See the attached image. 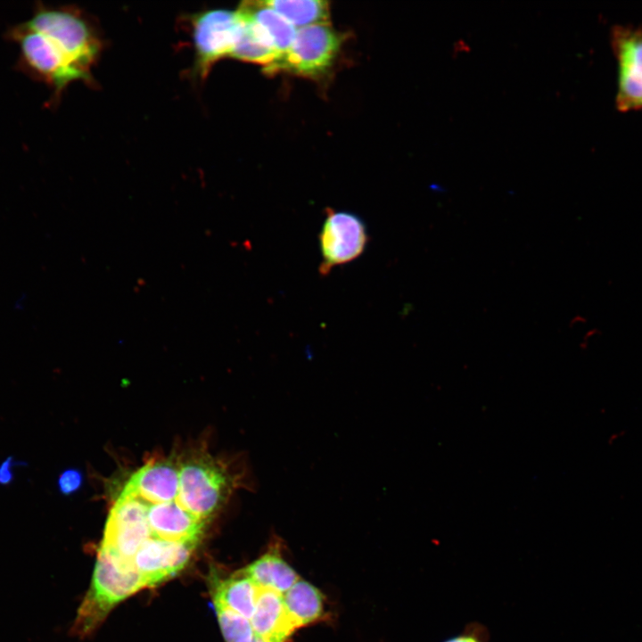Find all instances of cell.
Returning a JSON list of instances; mask_svg holds the SVG:
<instances>
[{"label":"cell","mask_w":642,"mask_h":642,"mask_svg":"<svg viewBox=\"0 0 642 642\" xmlns=\"http://www.w3.org/2000/svg\"><path fill=\"white\" fill-rule=\"evenodd\" d=\"M147 523L152 537L169 541L198 543L205 522L185 510L177 500L149 504Z\"/></svg>","instance_id":"11"},{"label":"cell","mask_w":642,"mask_h":642,"mask_svg":"<svg viewBox=\"0 0 642 642\" xmlns=\"http://www.w3.org/2000/svg\"><path fill=\"white\" fill-rule=\"evenodd\" d=\"M213 602L226 642H249L254 636L251 621L219 602Z\"/></svg>","instance_id":"19"},{"label":"cell","mask_w":642,"mask_h":642,"mask_svg":"<svg viewBox=\"0 0 642 642\" xmlns=\"http://www.w3.org/2000/svg\"><path fill=\"white\" fill-rule=\"evenodd\" d=\"M213 600L251 620L259 588L242 571H238L226 579L213 578Z\"/></svg>","instance_id":"14"},{"label":"cell","mask_w":642,"mask_h":642,"mask_svg":"<svg viewBox=\"0 0 642 642\" xmlns=\"http://www.w3.org/2000/svg\"><path fill=\"white\" fill-rule=\"evenodd\" d=\"M242 19L243 28L230 56L241 61L265 65L266 70L270 72L280 61V54L273 40L259 25Z\"/></svg>","instance_id":"15"},{"label":"cell","mask_w":642,"mask_h":642,"mask_svg":"<svg viewBox=\"0 0 642 642\" xmlns=\"http://www.w3.org/2000/svg\"><path fill=\"white\" fill-rule=\"evenodd\" d=\"M84 476L77 468L63 470L57 480V488L63 496H70L78 492L83 485Z\"/></svg>","instance_id":"21"},{"label":"cell","mask_w":642,"mask_h":642,"mask_svg":"<svg viewBox=\"0 0 642 642\" xmlns=\"http://www.w3.org/2000/svg\"><path fill=\"white\" fill-rule=\"evenodd\" d=\"M180 464L172 458L152 459L137 470L124 487L130 493L152 503H167L177 499Z\"/></svg>","instance_id":"10"},{"label":"cell","mask_w":642,"mask_h":642,"mask_svg":"<svg viewBox=\"0 0 642 642\" xmlns=\"http://www.w3.org/2000/svg\"><path fill=\"white\" fill-rule=\"evenodd\" d=\"M146 588L133 561L101 545L92 584L80 605L72 626L78 636L91 632L119 603Z\"/></svg>","instance_id":"1"},{"label":"cell","mask_w":642,"mask_h":642,"mask_svg":"<svg viewBox=\"0 0 642 642\" xmlns=\"http://www.w3.org/2000/svg\"><path fill=\"white\" fill-rule=\"evenodd\" d=\"M318 240L322 257L319 271L327 275L333 268L361 256L369 236L365 222L357 214L329 209Z\"/></svg>","instance_id":"7"},{"label":"cell","mask_w":642,"mask_h":642,"mask_svg":"<svg viewBox=\"0 0 642 642\" xmlns=\"http://www.w3.org/2000/svg\"><path fill=\"white\" fill-rule=\"evenodd\" d=\"M249 642H267V641H266L265 639L261 638L260 637L257 636V635L254 633V636L252 637V638H251Z\"/></svg>","instance_id":"23"},{"label":"cell","mask_w":642,"mask_h":642,"mask_svg":"<svg viewBox=\"0 0 642 642\" xmlns=\"http://www.w3.org/2000/svg\"><path fill=\"white\" fill-rule=\"evenodd\" d=\"M611 44L618 65L616 106L642 110V26L614 27Z\"/></svg>","instance_id":"8"},{"label":"cell","mask_w":642,"mask_h":642,"mask_svg":"<svg viewBox=\"0 0 642 642\" xmlns=\"http://www.w3.org/2000/svg\"><path fill=\"white\" fill-rule=\"evenodd\" d=\"M254 633L267 642H285L294 632L283 595L259 588L253 615L250 620Z\"/></svg>","instance_id":"12"},{"label":"cell","mask_w":642,"mask_h":642,"mask_svg":"<svg viewBox=\"0 0 642 642\" xmlns=\"http://www.w3.org/2000/svg\"><path fill=\"white\" fill-rule=\"evenodd\" d=\"M243 473H234L227 464L209 454H197L180 463L177 501L198 519L206 522L242 485Z\"/></svg>","instance_id":"2"},{"label":"cell","mask_w":642,"mask_h":642,"mask_svg":"<svg viewBox=\"0 0 642 642\" xmlns=\"http://www.w3.org/2000/svg\"><path fill=\"white\" fill-rule=\"evenodd\" d=\"M341 43V36L328 23L298 29L291 47L270 72L319 76L333 64Z\"/></svg>","instance_id":"6"},{"label":"cell","mask_w":642,"mask_h":642,"mask_svg":"<svg viewBox=\"0 0 642 642\" xmlns=\"http://www.w3.org/2000/svg\"><path fill=\"white\" fill-rule=\"evenodd\" d=\"M4 36L18 46L16 69L51 86L55 98L71 82L91 79L88 73L78 69L51 40L24 22L8 28Z\"/></svg>","instance_id":"3"},{"label":"cell","mask_w":642,"mask_h":642,"mask_svg":"<svg viewBox=\"0 0 642 642\" xmlns=\"http://www.w3.org/2000/svg\"><path fill=\"white\" fill-rule=\"evenodd\" d=\"M294 28L328 23L329 4L322 0H268L263 1Z\"/></svg>","instance_id":"18"},{"label":"cell","mask_w":642,"mask_h":642,"mask_svg":"<svg viewBox=\"0 0 642 642\" xmlns=\"http://www.w3.org/2000/svg\"><path fill=\"white\" fill-rule=\"evenodd\" d=\"M280 542L273 541L267 552L243 572L259 588H268L284 595L300 578L283 558Z\"/></svg>","instance_id":"13"},{"label":"cell","mask_w":642,"mask_h":642,"mask_svg":"<svg viewBox=\"0 0 642 642\" xmlns=\"http://www.w3.org/2000/svg\"><path fill=\"white\" fill-rule=\"evenodd\" d=\"M489 629L482 622L470 621L457 634L448 638L441 642H490Z\"/></svg>","instance_id":"20"},{"label":"cell","mask_w":642,"mask_h":642,"mask_svg":"<svg viewBox=\"0 0 642 642\" xmlns=\"http://www.w3.org/2000/svg\"><path fill=\"white\" fill-rule=\"evenodd\" d=\"M237 11L242 18L259 25L269 35L281 60L294 40L296 28L263 1H244Z\"/></svg>","instance_id":"16"},{"label":"cell","mask_w":642,"mask_h":642,"mask_svg":"<svg viewBox=\"0 0 642 642\" xmlns=\"http://www.w3.org/2000/svg\"><path fill=\"white\" fill-rule=\"evenodd\" d=\"M194 48L193 72L205 78L212 65L230 56L243 28L238 11L210 9L190 16Z\"/></svg>","instance_id":"5"},{"label":"cell","mask_w":642,"mask_h":642,"mask_svg":"<svg viewBox=\"0 0 642 642\" xmlns=\"http://www.w3.org/2000/svg\"><path fill=\"white\" fill-rule=\"evenodd\" d=\"M196 545L195 542L169 541L151 537L140 547L133 564L146 588L154 587L182 571Z\"/></svg>","instance_id":"9"},{"label":"cell","mask_w":642,"mask_h":642,"mask_svg":"<svg viewBox=\"0 0 642 642\" xmlns=\"http://www.w3.org/2000/svg\"><path fill=\"white\" fill-rule=\"evenodd\" d=\"M23 22L45 36L78 69L89 74L101 43L78 10L37 2L31 16Z\"/></svg>","instance_id":"4"},{"label":"cell","mask_w":642,"mask_h":642,"mask_svg":"<svg viewBox=\"0 0 642 642\" xmlns=\"http://www.w3.org/2000/svg\"><path fill=\"white\" fill-rule=\"evenodd\" d=\"M286 612L296 629L309 625L324 615V596L318 588L300 579L283 595Z\"/></svg>","instance_id":"17"},{"label":"cell","mask_w":642,"mask_h":642,"mask_svg":"<svg viewBox=\"0 0 642 642\" xmlns=\"http://www.w3.org/2000/svg\"><path fill=\"white\" fill-rule=\"evenodd\" d=\"M21 461H17L13 457L10 456L6 457L0 464V485L8 486L11 485L14 480V467L22 465Z\"/></svg>","instance_id":"22"}]
</instances>
